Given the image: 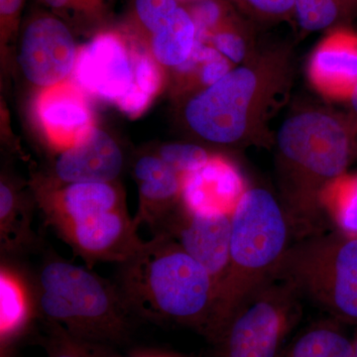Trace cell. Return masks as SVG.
I'll return each instance as SVG.
<instances>
[{
  "mask_svg": "<svg viewBox=\"0 0 357 357\" xmlns=\"http://www.w3.org/2000/svg\"><path fill=\"white\" fill-rule=\"evenodd\" d=\"M276 169L281 203L294 237L323 231L324 195L347 174L354 154L349 124L326 110L296 112L276 135Z\"/></svg>",
  "mask_w": 357,
  "mask_h": 357,
  "instance_id": "6da1fadb",
  "label": "cell"
},
{
  "mask_svg": "<svg viewBox=\"0 0 357 357\" xmlns=\"http://www.w3.org/2000/svg\"><path fill=\"white\" fill-rule=\"evenodd\" d=\"M117 285L134 316L185 326L213 342L217 285L172 237L160 234L145 241L121 263Z\"/></svg>",
  "mask_w": 357,
  "mask_h": 357,
  "instance_id": "7a4b0ae2",
  "label": "cell"
},
{
  "mask_svg": "<svg viewBox=\"0 0 357 357\" xmlns=\"http://www.w3.org/2000/svg\"><path fill=\"white\" fill-rule=\"evenodd\" d=\"M290 67L289 55L277 51L232 68L189 100L185 109L188 126L215 144L259 141L268 117L288 86Z\"/></svg>",
  "mask_w": 357,
  "mask_h": 357,
  "instance_id": "3957f363",
  "label": "cell"
},
{
  "mask_svg": "<svg viewBox=\"0 0 357 357\" xmlns=\"http://www.w3.org/2000/svg\"><path fill=\"white\" fill-rule=\"evenodd\" d=\"M34 304L39 319L93 344H119L131 332L134 314L119 285L51 250L40 267Z\"/></svg>",
  "mask_w": 357,
  "mask_h": 357,
  "instance_id": "277c9868",
  "label": "cell"
},
{
  "mask_svg": "<svg viewBox=\"0 0 357 357\" xmlns=\"http://www.w3.org/2000/svg\"><path fill=\"white\" fill-rule=\"evenodd\" d=\"M292 227L280 199L248 188L231 213L229 266L218 293L213 344L232 314L266 282L292 244Z\"/></svg>",
  "mask_w": 357,
  "mask_h": 357,
  "instance_id": "5b68a950",
  "label": "cell"
},
{
  "mask_svg": "<svg viewBox=\"0 0 357 357\" xmlns=\"http://www.w3.org/2000/svg\"><path fill=\"white\" fill-rule=\"evenodd\" d=\"M335 319L357 324V238L338 230L291 244L273 274Z\"/></svg>",
  "mask_w": 357,
  "mask_h": 357,
  "instance_id": "8992f818",
  "label": "cell"
},
{
  "mask_svg": "<svg viewBox=\"0 0 357 357\" xmlns=\"http://www.w3.org/2000/svg\"><path fill=\"white\" fill-rule=\"evenodd\" d=\"M300 295L287 282H266L230 318L213 357H280L300 318Z\"/></svg>",
  "mask_w": 357,
  "mask_h": 357,
  "instance_id": "52a82bcc",
  "label": "cell"
},
{
  "mask_svg": "<svg viewBox=\"0 0 357 357\" xmlns=\"http://www.w3.org/2000/svg\"><path fill=\"white\" fill-rule=\"evenodd\" d=\"M77 51L74 35L64 21L39 14L26 23L18 59L28 82L43 89L62 83L74 73Z\"/></svg>",
  "mask_w": 357,
  "mask_h": 357,
  "instance_id": "ba28073f",
  "label": "cell"
},
{
  "mask_svg": "<svg viewBox=\"0 0 357 357\" xmlns=\"http://www.w3.org/2000/svg\"><path fill=\"white\" fill-rule=\"evenodd\" d=\"M73 76L86 93L115 103L134 84V46L121 33L100 32L77 51Z\"/></svg>",
  "mask_w": 357,
  "mask_h": 357,
  "instance_id": "9c48e42d",
  "label": "cell"
},
{
  "mask_svg": "<svg viewBox=\"0 0 357 357\" xmlns=\"http://www.w3.org/2000/svg\"><path fill=\"white\" fill-rule=\"evenodd\" d=\"M138 227L123 206L74 223L58 234L91 268L96 262L121 264L135 255L145 243Z\"/></svg>",
  "mask_w": 357,
  "mask_h": 357,
  "instance_id": "30bf717a",
  "label": "cell"
},
{
  "mask_svg": "<svg viewBox=\"0 0 357 357\" xmlns=\"http://www.w3.org/2000/svg\"><path fill=\"white\" fill-rule=\"evenodd\" d=\"M160 234L172 237L201 263L220 293L229 266L231 213H189L182 208L180 215H171L166 220L156 234Z\"/></svg>",
  "mask_w": 357,
  "mask_h": 357,
  "instance_id": "8fae6325",
  "label": "cell"
},
{
  "mask_svg": "<svg viewBox=\"0 0 357 357\" xmlns=\"http://www.w3.org/2000/svg\"><path fill=\"white\" fill-rule=\"evenodd\" d=\"M34 112L45 138L60 152L74 146L95 128L84 89L70 79L40 89Z\"/></svg>",
  "mask_w": 357,
  "mask_h": 357,
  "instance_id": "7c38bea8",
  "label": "cell"
},
{
  "mask_svg": "<svg viewBox=\"0 0 357 357\" xmlns=\"http://www.w3.org/2000/svg\"><path fill=\"white\" fill-rule=\"evenodd\" d=\"M38 201L46 222L57 234L74 223L126 206L114 183L50 184L40 189Z\"/></svg>",
  "mask_w": 357,
  "mask_h": 357,
  "instance_id": "4fadbf2b",
  "label": "cell"
},
{
  "mask_svg": "<svg viewBox=\"0 0 357 357\" xmlns=\"http://www.w3.org/2000/svg\"><path fill=\"white\" fill-rule=\"evenodd\" d=\"M121 147L114 138L98 128L69 149L60 152L55 165L52 185L75 183H114L123 169Z\"/></svg>",
  "mask_w": 357,
  "mask_h": 357,
  "instance_id": "5bb4252c",
  "label": "cell"
},
{
  "mask_svg": "<svg viewBox=\"0 0 357 357\" xmlns=\"http://www.w3.org/2000/svg\"><path fill=\"white\" fill-rule=\"evenodd\" d=\"M248 189L231 161L213 155L206 165L183 177L180 204L189 213H232Z\"/></svg>",
  "mask_w": 357,
  "mask_h": 357,
  "instance_id": "9a60e30c",
  "label": "cell"
},
{
  "mask_svg": "<svg viewBox=\"0 0 357 357\" xmlns=\"http://www.w3.org/2000/svg\"><path fill=\"white\" fill-rule=\"evenodd\" d=\"M307 76L321 95L349 100L357 86V34L331 33L312 52Z\"/></svg>",
  "mask_w": 357,
  "mask_h": 357,
  "instance_id": "2e32d148",
  "label": "cell"
},
{
  "mask_svg": "<svg viewBox=\"0 0 357 357\" xmlns=\"http://www.w3.org/2000/svg\"><path fill=\"white\" fill-rule=\"evenodd\" d=\"M133 176L139 191V208L134 222L159 231L181 202L183 176L166 164L158 155H145L136 161Z\"/></svg>",
  "mask_w": 357,
  "mask_h": 357,
  "instance_id": "e0dca14e",
  "label": "cell"
},
{
  "mask_svg": "<svg viewBox=\"0 0 357 357\" xmlns=\"http://www.w3.org/2000/svg\"><path fill=\"white\" fill-rule=\"evenodd\" d=\"M36 306L30 301L28 288L20 275L2 264L0 271V357H13L16 345L22 340L33 319Z\"/></svg>",
  "mask_w": 357,
  "mask_h": 357,
  "instance_id": "ac0fdd59",
  "label": "cell"
},
{
  "mask_svg": "<svg viewBox=\"0 0 357 357\" xmlns=\"http://www.w3.org/2000/svg\"><path fill=\"white\" fill-rule=\"evenodd\" d=\"M0 244L6 255H18L36 244L31 208L4 177L0 183Z\"/></svg>",
  "mask_w": 357,
  "mask_h": 357,
  "instance_id": "d6986e66",
  "label": "cell"
},
{
  "mask_svg": "<svg viewBox=\"0 0 357 357\" xmlns=\"http://www.w3.org/2000/svg\"><path fill=\"white\" fill-rule=\"evenodd\" d=\"M196 42L194 20L187 8L180 6L170 20L150 36L149 50L160 65L175 69L190 58Z\"/></svg>",
  "mask_w": 357,
  "mask_h": 357,
  "instance_id": "ffe728a7",
  "label": "cell"
},
{
  "mask_svg": "<svg viewBox=\"0 0 357 357\" xmlns=\"http://www.w3.org/2000/svg\"><path fill=\"white\" fill-rule=\"evenodd\" d=\"M351 342L328 321L310 326L289 345L280 357H352Z\"/></svg>",
  "mask_w": 357,
  "mask_h": 357,
  "instance_id": "44dd1931",
  "label": "cell"
},
{
  "mask_svg": "<svg viewBox=\"0 0 357 357\" xmlns=\"http://www.w3.org/2000/svg\"><path fill=\"white\" fill-rule=\"evenodd\" d=\"M324 208L338 231L357 238V174H344L326 189Z\"/></svg>",
  "mask_w": 357,
  "mask_h": 357,
  "instance_id": "7402d4cb",
  "label": "cell"
},
{
  "mask_svg": "<svg viewBox=\"0 0 357 357\" xmlns=\"http://www.w3.org/2000/svg\"><path fill=\"white\" fill-rule=\"evenodd\" d=\"M40 321L43 331L40 344L43 345L48 357H109L100 351L102 344L79 340L55 324Z\"/></svg>",
  "mask_w": 357,
  "mask_h": 357,
  "instance_id": "603a6c76",
  "label": "cell"
},
{
  "mask_svg": "<svg viewBox=\"0 0 357 357\" xmlns=\"http://www.w3.org/2000/svg\"><path fill=\"white\" fill-rule=\"evenodd\" d=\"M292 13L302 29L316 32L333 24L342 9L340 0H295Z\"/></svg>",
  "mask_w": 357,
  "mask_h": 357,
  "instance_id": "cb8c5ba5",
  "label": "cell"
},
{
  "mask_svg": "<svg viewBox=\"0 0 357 357\" xmlns=\"http://www.w3.org/2000/svg\"><path fill=\"white\" fill-rule=\"evenodd\" d=\"M157 155L183 177L198 171L213 156L204 147L191 143L163 145Z\"/></svg>",
  "mask_w": 357,
  "mask_h": 357,
  "instance_id": "d4e9b609",
  "label": "cell"
},
{
  "mask_svg": "<svg viewBox=\"0 0 357 357\" xmlns=\"http://www.w3.org/2000/svg\"><path fill=\"white\" fill-rule=\"evenodd\" d=\"M196 25L197 41L206 43L211 33L230 20L222 0H201L185 6Z\"/></svg>",
  "mask_w": 357,
  "mask_h": 357,
  "instance_id": "484cf974",
  "label": "cell"
},
{
  "mask_svg": "<svg viewBox=\"0 0 357 357\" xmlns=\"http://www.w3.org/2000/svg\"><path fill=\"white\" fill-rule=\"evenodd\" d=\"M206 43L231 62L232 64H241L245 62L249 56L248 40L243 36V32L238 29L231 20L211 33Z\"/></svg>",
  "mask_w": 357,
  "mask_h": 357,
  "instance_id": "4316f807",
  "label": "cell"
},
{
  "mask_svg": "<svg viewBox=\"0 0 357 357\" xmlns=\"http://www.w3.org/2000/svg\"><path fill=\"white\" fill-rule=\"evenodd\" d=\"M162 67L149 49L134 46V84L153 100L163 86Z\"/></svg>",
  "mask_w": 357,
  "mask_h": 357,
  "instance_id": "83f0119b",
  "label": "cell"
},
{
  "mask_svg": "<svg viewBox=\"0 0 357 357\" xmlns=\"http://www.w3.org/2000/svg\"><path fill=\"white\" fill-rule=\"evenodd\" d=\"M180 6L176 0H134L136 22L151 36L170 20Z\"/></svg>",
  "mask_w": 357,
  "mask_h": 357,
  "instance_id": "f1b7e54d",
  "label": "cell"
},
{
  "mask_svg": "<svg viewBox=\"0 0 357 357\" xmlns=\"http://www.w3.org/2000/svg\"><path fill=\"white\" fill-rule=\"evenodd\" d=\"M45 6L63 15L76 20L95 22L102 20L109 0H41Z\"/></svg>",
  "mask_w": 357,
  "mask_h": 357,
  "instance_id": "f546056e",
  "label": "cell"
},
{
  "mask_svg": "<svg viewBox=\"0 0 357 357\" xmlns=\"http://www.w3.org/2000/svg\"><path fill=\"white\" fill-rule=\"evenodd\" d=\"M25 0H0V31H1V46L15 36L20 25V16L24 7Z\"/></svg>",
  "mask_w": 357,
  "mask_h": 357,
  "instance_id": "4dcf8cb0",
  "label": "cell"
},
{
  "mask_svg": "<svg viewBox=\"0 0 357 357\" xmlns=\"http://www.w3.org/2000/svg\"><path fill=\"white\" fill-rule=\"evenodd\" d=\"M246 8L263 17H284L293 13L295 0H238Z\"/></svg>",
  "mask_w": 357,
  "mask_h": 357,
  "instance_id": "1f68e13d",
  "label": "cell"
},
{
  "mask_svg": "<svg viewBox=\"0 0 357 357\" xmlns=\"http://www.w3.org/2000/svg\"><path fill=\"white\" fill-rule=\"evenodd\" d=\"M340 4L344 15H354L357 13V0H340Z\"/></svg>",
  "mask_w": 357,
  "mask_h": 357,
  "instance_id": "d6a6232c",
  "label": "cell"
},
{
  "mask_svg": "<svg viewBox=\"0 0 357 357\" xmlns=\"http://www.w3.org/2000/svg\"><path fill=\"white\" fill-rule=\"evenodd\" d=\"M349 105H351L352 112H354L357 119V86L356 88L354 89V91H352L351 96H349Z\"/></svg>",
  "mask_w": 357,
  "mask_h": 357,
  "instance_id": "836d02e7",
  "label": "cell"
},
{
  "mask_svg": "<svg viewBox=\"0 0 357 357\" xmlns=\"http://www.w3.org/2000/svg\"><path fill=\"white\" fill-rule=\"evenodd\" d=\"M176 1H178L180 4L188 6V4L195 3V2L201 1V0H176Z\"/></svg>",
  "mask_w": 357,
  "mask_h": 357,
  "instance_id": "e575fe53",
  "label": "cell"
},
{
  "mask_svg": "<svg viewBox=\"0 0 357 357\" xmlns=\"http://www.w3.org/2000/svg\"><path fill=\"white\" fill-rule=\"evenodd\" d=\"M352 357H357V337L354 340V356Z\"/></svg>",
  "mask_w": 357,
  "mask_h": 357,
  "instance_id": "d590c367",
  "label": "cell"
}]
</instances>
